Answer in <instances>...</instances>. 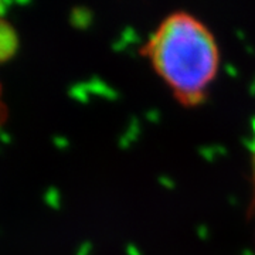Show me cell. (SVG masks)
Segmentation results:
<instances>
[{
  "label": "cell",
  "instance_id": "6da1fadb",
  "mask_svg": "<svg viewBox=\"0 0 255 255\" xmlns=\"http://www.w3.org/2000/svg\"><path fill=\"white\" fill-rule=\"evenodd\" d=\"M145 54L156 74L183 105H197L220 65L217 41L209 27L187 11H174L150 34Z\"/></svg>",
  "mask_w": 255,
  "mask_h": 255
},
{
  "label": "cell",
  "instance_id": "7a4b0ae2",
  "mask_svg": "<svg viewBox=\"0 0 255 255\" xmlns=\"http://www.w3.org/2000/svg\"><path fill=\"white\" fill-rule=\"evenodd\" d=\"M4 118H6V108H4V104L1 101V94H0V125L3 124Z\"/></svg>",
  "mask_w": 255,
  "mask_h": 255
}]
</instances>
